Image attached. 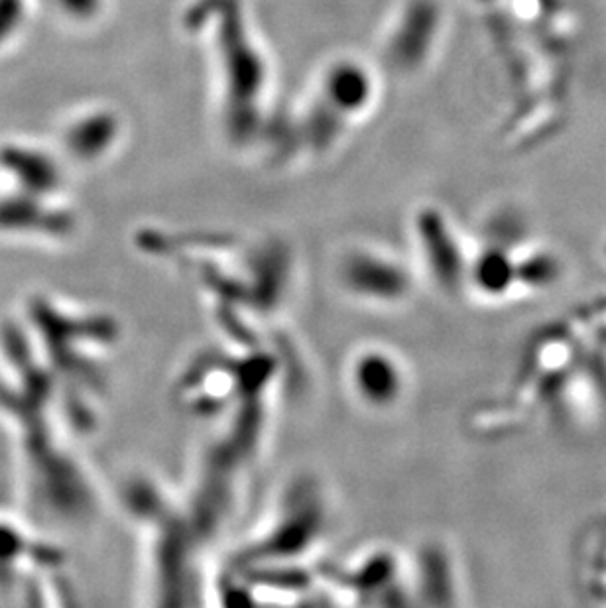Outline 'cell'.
<instances>
[{
  "label": "cell",
  "instance_id": "1",
  "mask_svg": "<svg viewBox=\"0 0 606 608\" xmlns=\"http://www.w3.org/2000/svg\"><path fill=\"white\" fill-rule=\"evenodd\" d=\"M183 26L207 54L225 136L248 144L268 119L274 69L243 0H191Z\"/></svg>",
  "mask_w": 606,
  "mask_h": 608
},
{
  "label": "cell",
  "instance_id": "7",
  "mask_svg": "<svg viewBox=\"0 0 606 608\" xmlns=\"http://www.w3.org/2000/svg\"><path fill=\"white\" fill-rule=\"evenodd\" d=\"M48 2H52L65 18L75 22L95 20L105 4V0H48Z\"/></svg>",
  "mask_w": 606,
  "mask_h": 608
},
{
  "label": "cell",
  "instance_id": "2",
  "mask_svg": "<svg viewBox=\"0 0 606 608\" xmlns=\"http://www.w3.org/2000/svg\"><path fill=\"white\" fill-rule=\"evenodd\" d=\"M378 97V79L359 58L339 56L323 65L302 105L300 132L313 144H331L341 132L363 121Z\"/></svg>",
  "mask_w": 606,
  "mask_h": 608
},
{
  "label": "cell",
  "instance_id": "3",
  "mask_svg": "<svg viewBox=\"0 0 606 608\" xmlns=\"http://www.w3.org/2000/svg\"><path fill=\"white\" fill-rule=\"evenodd\" d=\"M121 113L109 103H83L67 111L58 126V150L77 164H97L121 144Z\"/></svg>",
  "mask_w": 606,
  "mask_h": 608
},
{
  "label": "cell",
  "instance_id": "6",
  "mask_svg": "<svg viewBox=\"0 0 606 608\" xmlns=\"http://www.w3.org/2000/svg\"><path fill=\"white\" fill-rule=\"evenodd\" d=\"M44 2L46 0H0V56L24 40Z\"/></svg>",
  "mask_w": 606,
  "mask_h": 608
},
{
  "label": "cell",
  "instance_id": "5",
  "mask_svg": "<svg viewBox=\"0 0 606 608\" xmlns=\"http://www.w3.org/2000/svg\"><path fill=\"white\" fill-rule=\"evenodd\" d=\"M2 189L30 195H61L63 170L60 154L30 138H6L0 142Z\"/></svg>",
  "mask_w": 606,
  "mask_h": 608
},
{
  "label": "cell",
  "instance_id": "4",
  "mask_svg": "<svg viewBox=\"0 0 606 608\" xmlns=\"http://www.w3.org/2000/svg\"><path fill=\"white\" fill-rule=\"evenodd\" d=\"M439 26L441 10L435 0H404L386 26L384 60L402 73L424 67L435 48Z\"/></svg>",
  "mask_w": 606,
  "mask_h": 608
}]
</instances>
